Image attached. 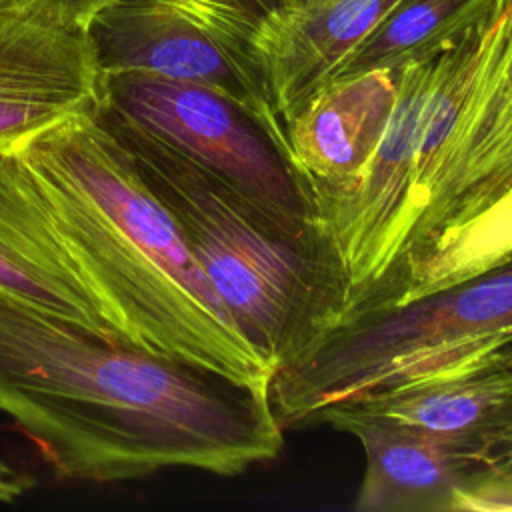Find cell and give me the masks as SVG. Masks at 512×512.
Listing matches in <instances>:
<instances>
[{
    "label": "cell",
    "instance_id": "6da1fadb",
    "mask_svg": "<svg viewBox=\"0 0 512 512\" xmlns=\"http://www.w3.org/2000/svg\"><path fill=\"white\" fill-rule=\"evenodd\" d=\"M0 412L66 480H136L170 468L236 476L284 446L268 388L2 292Z\"/></svg>",
    "mask_w": 512,
    "mask_h": 512
},
{
    "label": "cell",
    "instance_id": "7a4b0ae2",
    "mask_svg": "<svg viewBox=\"0 0 512 512\" xmlns=\"http://www.w3.org/2000/svg\"><path fill=\"white\" fill-rule=\"evenodd\" d=\"M18 154L68 258L120 338L270 390L274 366L240 334L98 110L44 130Z\"/></svg>",
    "mask_w": 512,
    "mask_h": 512
},
{
    "label": "cell",
    "instance_id": "3957f363",
    "mask_svg": "<svg viewBox=\"0 0 512 512\" xmlns=\"http://www.w3.org/2000/svg\"><path fill=\"white\" fill-rule=\"evenodd\" d=\"M98 112L132 152L240 334L274 372L336 322L344 284L324 240L292 236L206 164Z\"/></svg>",
    "mask_w": 512,
    "mask_h": 512
},
{
    "label": "cell",
    "instance_id": "277c9868",
    "mask_svg": "<svg viewBox=\"0 0 512 512\" xmlns=\"http://www.w3.org/2000/svg\"><path fill=\"white\" fill-rule=\"evenodd\" d=\"M512 344V260L414 300L360 312L320 332L270 382L280 426L306 428L328 404Z\"/></svg>",
    "mask_w": 512,
    "mask_h": 512
},
{
    "label": "cell",
    "instance_id": "5b68a950",
    "mask_svg": "<svg viewBox=\"0 0 512 512\" xmlns=\"http://www.w3.org/2000/svg\"><path fill=\"white\" fill-rule=\"evenodd\" d=\"M272 6V0H114L86 34L102 74L144 72L206 86L250 112L286 150L256 56L258 26Z\"/></svg>",
    "mask_w": 512,
    "mask_h": 512
},
{
    "label": "cell",
    "instance_id": "8992f818",
    "mask_svg": "<svg viewBox=\"0 0 512 512\" xmlns=\"http://www.w3.org/2000/svg\"><path fill=\"white\" fill-rule=\"evenodd\" d=\"M100 110L206 164L300 240H324L310 194L280 142L242 106L192 82L104 74ZM326 244V242H324Z\"/></svg>",
    "mask_w": 512,
    "mask_h": 512
},
{
    "label": "cell",
    "instance_id": "52a82bcc",
    "mask_svg": "<svg viewBox=\"0 0 512 512\" xmlns=\"http://www.w3.org/2000/svg\"><path fill=\"white\" fill-rule=\"evenodd\" d=\"M440 54L398 68L396 102L374 154L348 188L316 208L318 232L344 284L336 322L384 276L404 242Z\"/></svg>",
    "mask_w": 512,
    "mask_h": 512
},
{
    "label": "cell",
    "instance_id": "ba28073f",
    "mask_svg": "<svg viewBox=\"0 0 512 512\" xmlns=\"http://www.w3.org/2000/svg\"><path fill=\"white\" fill-rule=\"evenodd\" d=\"M510 20L512 0H502L474 82L444 140L416 176L400 256L482 212L512 188V64L504 56Z\"/></svg>",
    "mask_w": 512,
    "mask_h": 512
},
{
    "label": "cell",
    "instance_id": "9c48e42d",
    "mask_svg": "<svg viewBox=\"0 0 512 512\" xmlns=\"http://www.w3.org/2000/svg\"><path fill=\"white\" fill-rule=\"evenodd\" d=\"M104 74L82 30L0 10V148L18 152L44 130L98 110Z\"/></svg>",
    "mask_w": 512,
    "mask_h": 512
},
{
    "label": "cell",
    "instance_id": "30bf717a",
    "mask_svg": "<svg viewBox=\"0 0 512 512\" xmlns=\"http://www.w3.org/2000/svg\"><path fill=\"white\" fill-rule=\"evenodd\" d=\"M342 402L428 434L488 468L512 426V344Z\"/></svg>",
    "mask_w": 512,
    "mask_h": 512
},
{
    "label": "cell",
    "instance_id": "8fae6325",
    "mask_svg": "<svg viewBox=\"0 0 512 512\" xmlns=\"http://www.w3.org/2000/svg\"><path fill=\"white\" fill-rule=\"evenodd\" d=\"M320 424L350 434L364 450L356 512H456L460 492L482 470L448 444L350 402L324 406L306 428Z\"/></svg>",
    "mask_w": 512,
    "mask_h": 512
},
{
    "label": "cell",
    "instance_id": "7c38bea8",
    "mask_svg": "<svg viewBox=\"0 0 512 512\" xmlns=\"http://www.w3.org/2000/svg\"><path fill=\"white\" fill-rule=\"evenodd\" d=\"M398 0H314L272 6L260 20L256 56L272 110L286 128L374 32Z\"/></svg>",
    "mask_w": 512,
    "mask_h": 512
},
{
    "label": "cell",
    "instance_id": "4fadbf2b",
    "mask_svg": "<svg viewBox=\"0 0 512 512\" xmlns=\"http://www.w3.org/2000/svg\"><path fill=\"white\" fill-rule=\"evenodd\" d=\"M398 68L332 80L284 128L288 158L316 208L352 184L384 136Z\"/></svg>",
    "mask_w": 512,
    "mask_h": 512
},
{
    "label": "cell",
    "instance_id": "5bb4252c",
    "mask_svg": "<svg viewBox=\"0 0 512 512\" xmlns=\"http://www.w3.org/2000/svg\"><path fill=\"white\" fill-rule=\"evenodd\" d=\"M0 292L90 330L116 334L68 258L30 168L18 152L2 148Z\"/></svg>",
    "mask_w": 512,
    "mask_h": 512
},
{
    "label": "cell",
    "instance_id": "9a60e30c",
    "mask_svg": "<svg viewBox=\"0 0 512 512\" xmlns=\"http://www.w3.org/2000/svg\"><path fill=\"white\" fill-rule=\"evenodd\" d=\"M512 260V188L472 218L392 264L340 318L402 304ZM336 324V322H334Z\"/></svg>",
    "mask_w": 512,
    "mask_h": 512
},
{
    "label": "cell",
    "instance_id": "2e32d148",
    "mask_svg": "<svg viewBox=\"0 0 512 512\" xmlns=\"http://www.w3.org/2000/svg\"><path fill=\"white\" fill-rule=\"evenodd\" d=\"M498 0H398L342 64L336 78L376 68H402L430 56L492 12Z\"/></svg>",
    "mask_w": 512,
    "mask_h": 512
},
{
    "label": "cell",
    "instance_id": "e0dca14e",
    "mask_svg": "<svg viewBox=\"0 0 512 512\" xmlns=\"http://www.w3.org/2000/svg\"><path fill=\"white\" fill-rule=\"evenodd\" d=\"M114 0H0V10L20 12L46 24L86 32L90 22Z\"/></svg>",
    "mask_w": 512,
    "mask_h": 512
},
{
    "label": "cell",
    "instance_id": "ac0fdd59",
    "mask_svg": "<svg viewBox=\"0 0 512 512\" xmlns=\"http://www.w3.org/2000/svg\"><path fill=\"white\" fill-rule=\"evenodd\" d=\"M512 510V460L482 468L460 492L456 512H510Z\"/></svg>",
    "mask_w": 512,
    "mask_h": 512
},
{
    "label": "cell",
    "instance_id": "d6986e66",
    "mask_svg": "<svg viewBox=\"0 0 512 512\" xmlns=\"http://www.w3.org/2000/svg\"><path fill=\"white\" fill-rule=\"evenodd\" d=\"M32 486L30 476L0 460V502H14Z\"/></svg>",
    "mask_w": 512,
    "mask_h": 512
},
{
    "label": "cell",
    "instance_id": "ffe728a7",
    "mask_svg": "<svg viewBox=\"0 0 512 512\" xmlns=\"http://www.w3.org/2000/svg\"><path fill=\"white\" fill-rule=\"evenodd\" d=\"M504 460H512V434H510V438H508V442L504 444V448L498 452V456L494 458V462H492V466L496 464V462H504Z\"/></svg>",
    "mask_w": 512,
    "mask_h": 512
},
{
    "label": "cell",
    "instance_id": "44dd1931",
    "mask_svg": "<svg viewBox=\"0 0 512 512\" xmlns=\"http://www.w3.org/2000/svg\"><path fill=\"white\" fill-rule=\"evenodd\" d=\"M504 56L506 60L512 64V22H510V28H508V36H506V46H504Z\"/></svg>",
    "mask_w": 512,
    "mask_h": 512
},
{
    "label": "cell",
    "instance_id": "7402d4cb",
    "mask_svg": "<svg viewBox=\"0 0 512 512\" xmlns=\"http://www.w3.org/2000/svg\"><path fill=\"white\" fill-rule=\"evenodd\" d=\"M308 2H314V0H274V6H300Z\"/></svg>",
    "mask_w": 512,
    "mask_h": 512
}]
</instances>
